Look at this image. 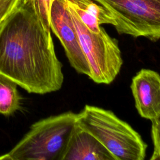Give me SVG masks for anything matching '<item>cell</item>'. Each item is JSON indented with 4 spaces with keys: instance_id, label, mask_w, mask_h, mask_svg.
Here are the masks:
<instances>
[{
    "instance_id": "obj_1",
    "label": "cell",
    "mask_w": 160,
    "mask_h": 160,
    "mask_svg": "<svg viewBox=\"0 0 160 160\" xmlns=\"http://www.w3.org/2000/svg\"><path fill=\"white\" fill-rule=\"evenodd\" d=\"M50 30L22 0L0 25V73L29 93L57 91L63 84Z\"/></svg>"
},
{
    "instance_id": "obj_2",
    "label": "cell",
    "mask_w": 160,
    "mask_h": 160,
    "mask_svg": "<svg viewBox=\"0 0 160 160\" xmlns=\"http://www.w3.org/2000/svg\"><path fill=\"white\" fill-rule=\"evenodd\" d=\"M78 113L68 111L39 120L1 160H62L77 125Z\"/></svg>"
},
{
    "instance_id": "obj_3",
    "label": "cell",
    "mask_w": 160,
    "mask_h": 160,
    "mask_svg": "<svg viewBox=\"0 0 160 160\" xmlns=\"http://www.w3.org/2000/svg\"><path fill=\"white\" fill-rule=\"evenodd\" d=\"M78 124L95 136L115 160H143L147 144L128 123L113 112L86 104L78 113Z\"/></svg>"
},
{
    "instance_id": "obj_4",
    "label": "cell",
    "mask_w": 160,
    "mask_h": 160,
    "mask_svg": "<svg viewBox=\"0 0 160 160\" xmlns=\"http://www.w3.org/2000/svg\"><path fill=\"white\" fill-rule=\"evenodd\" d=\"M81 47L90 69L89 77L98 84H109L118 75L123 64L118 41L101 27L99 32L91 31L68 4Z\"/></svg>"
},
{
    "instance_id": "obj_5",
    "label": "cell",
    "mask_w": 160,
    "mask_h": 160,
    "mask_svg": "<svg viewBox=\"0 0 160 160\" xmlns=\"http://www.w3.org/2000/svg\"><path fill=\"white\" fill-rule=\"evenodd\" d=\"M106 8L120 34L160 39V0H94Z\"/></svg>"
},
{
    "instance_id": "obj_6",
    "label": "cell",
    "mask_w": 160,
    "mask_h": 160,
    "mask_svg": "<svg viewBox=\"0 0 160 160\" xmlns=\"http://www.w3.org/2000/svg\"><path fill=\"white\" fill-rule=\"evenodd\" d=\"M50 28L59 39L71 66L79 74L90 76V69L81 47L68 0H52Z\"/></svg>"
},
{
    "instance_id": "obj_7",
    "label": "cell",
    "mask_w": 160,
    "mask_h": 160,
    "mask_svg": "<svg viewBox=\"0 0 160 160\" xmlns=\"http://www.w3.org/2000/svg\"><path fill=\"white\" fill-rule=\"evenodd\" d=\"M135 107L143 118L152 121L160 116V74L141 69L132 78L130 86Z\"/></svg>"
},
{
    "instance_id": "obj_8",
    "label": "cell",
    "mask_w": 160,
    "mask_h": 160,
    "mask_svg": "<svg viewBox=\"0 0 160 160\" xmlns=\"http://www.w3.org/2000/svg\"><path fill=\"white\" fill-rule=\"evenodd\" d=\"M62 160H115L112 154L91 133L77 125Z\"/></svg>"
},
{
    "instance_id": "obj_9",
    "label": "cell",
    "mask_w": 160,
    "mask_h": 160,
    "mask_svg": "<svg viewBox=\"0 0 160 160\" xmlns=\"http://www.w3.org/2000/svg\"><path fill=\"white\" fill-rule=\"evenodd\" d=\"M83 24L92 32H99L103 24L116 25L111 12L102 5L92 0H68Z\"/></svg>"
},
{
    "instance_id": "obj_10",
    "label": "cell",
    "mask_w": 160,
    "mask_h": 160,
    "mask_svg": "<svg viewBox=\"0 0 160 160\" xmlns=\"http://www.w3.org/2000/svg\"><path fill=\"white\" fill-rule=\"evenodd\" d=\"M18 84L9 78L0 73V113L9 116L20 108L21 97Z\"/></svg>"
},
{
    "instance_id": "obj_11",
    "label": "cell",
    "mask_w": 160,
    "mask_h": 160,
    "mask_svg": "<svg viewBox=\"0 0 160 160\" xmlns=\"http://www.w3.org/2000/svg\"><path fill=\"white\" fill-rule=\"evenodd\" d=\"M36 14L40 21L47 28L50 29L49 14L52 0H22Z\"/></svg>"
},
{
    "instance_id": "obj_12",
    "label": "cell",
    "mask_w": 160,
    "mask_h": 160,
    "mask_svg": "<svg viewBox=\"0 0 160 160\" xmlns=\"http://www.w3.org/2000/svg\"><path fill=\"white\" fill-rule=\"evenodd\" d=\"M21 0H0V25Z\"/></svg>"
},
{
    "instance_id": "obj_13",
    "label": "cell",
    "mask_w": 160,
    "mask_h": 160,
    "mask_svg": "<svg viewBox=\"0 0 160 160\" xmlns=\"http://www.w3.org/2000/svg\"><path fill=\"white\" fill-rule=\"evenodd\" d=\"M151 121V137L160 139V116Z\"/></svg>"
}]
</instances>
